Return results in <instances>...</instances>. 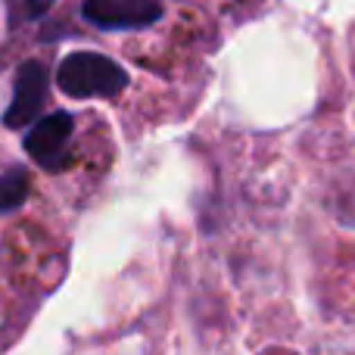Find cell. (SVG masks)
Segmentation results:
<instances>
[{
	"label": "cell",
	"mask_w": 355,
	"mask_h": 355,
	"mask_svg": "<svg viewBox=\"0 0 355 355\" xmlns=\"http://www.w3.org/2000/svg\"><path fill=\"white\" fill-rule=\"evenodd\" d=\"M56 85H60L62 94H69L75 100L116 97L128 85V75L122 72V66H116L112 60H106L100 53H72L60 62Z\"/></svg>",
	"instance_id": "6da1fadb"
},
{
	"label": "cell",
	"mask_w": 355,
	"mask_h": 355,
	"mask_svg": "<svg viewBox=\"0 0 355 355\" xmlns=\"http://www.w3.org/2000/svg\"><path fill=\"white\" fill-rule=\"evenodd\" d=\"M159 16V0H85V19L100 28H147Z\"/></svg>",
	"instance_id": "7a4b0ae2"
},
{
	"label": "cell",
	"mask_w": 355,
	"mask_h": 355,
	"mask_svg": "<svg viewBox=\"0 0 355 355\" xmlns=\"http://www.w3.org/2000/svg\"><path fill=\"white\" fill-rule=\"evenodd\" d=\"M44 97H47V72L41 62H25L16 75L12 103L3 116L6 128H22V125L35 122V116L44 106Z\"/></svg>",
	"instance_id": "3957f363"
},
{
	"label": "cell",
	"mask_w": 355,
	"mask_h": 355,
	"mask_svg": "<svg viewBox=\"0 0 355 355\" xmlns=\"http://www.w3.org/2000/svg\"><path fill=\"white\" fill-rule=\"evenodd\" d=\"M72 137V116L69 112H53V116L41 119L25 137V150L35 162L47 168H60L62 156H66V144Z\"/></svg>",
	"instance_id": "277c9868"
},
{
	"label": "cell",
	"mask_w": 355,
	"mask_h": 355,
	"mask_svg": "<svg viewBox=\"0 0 355 355\" xmlns=\"http://www.w3.org/2000/svg\"><path fill=\"white\" fill-rule=\"evenodd\" d=\"M25 196H28V175L22 168H10L6 175H0V212L19 209Z\"/></svg>",
	"instance_id": "5b68a950"
},
{
	"label": "cell",
	"mask_w": 355,
	"mask_h": 355,
	"mask_svg": "<svg viewBox=\"0 0 355 355\" xmlns=\"http://www.w3.org/2000/svg\"><path fill=\"white\" fill-rule=\"evenodd\" d=\"M53 3V0H12V6H16V16H22V19H35V16H41L47 6Z\"/></svg>",
	"instance_id": "8992f818"
}]
</instances>
